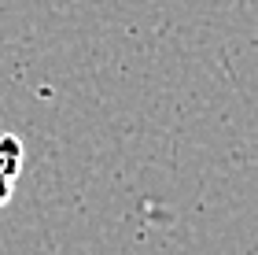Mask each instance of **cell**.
Here are the masks:
<instances>
[{
  "label": "cell",
  "mask_w": 258,
  "mask_h": 255,
  "mask_svg": "<svg viewBox=\"0 0 258 255\" xmlns=\"http://www.w3.org/2000/svg\"><path fill=\"white\" fill-rule=\"evenodd\" d=\"M19 167H22V144H19V137L0 133V174L19 178Z\"/></svg>",
  "instance_id": "cell-1"
},
{
  "label": "cell",
  "mask_w": 258,
  "mask_h": 255,
  "mask_svg": "<svg viewBox=\"0 0 258 255\" xmlns=\"http://www.w3.org/2000/svg\"><path fill=\"white\" fill-rule=\"evenodd\" d=\"M11 189H15V178H8V174H0V203L11 196Z\"/></svg>",
  "instance_id": "cell-2"
}]
</instances>
